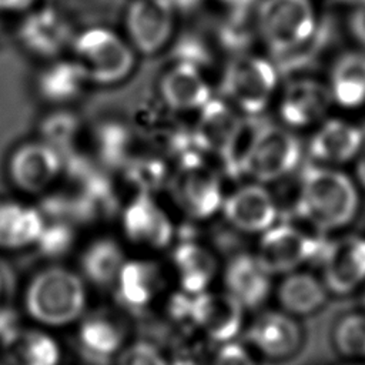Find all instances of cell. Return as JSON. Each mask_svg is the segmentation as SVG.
Wrapping results in <instances>:
<instances>
[{
  "label": "cell",
  "instance_id": "f35d334b",
  "mask_svg": "<svg viewBox=\"0 0 365 365\" xmlns=\"http://www.w3.org/2000/svg\"><path fill=\"white\" fill-rule=\"evenodd\" d=\"M168 365H198V362L191 355L180 352L173 358L171 362H168Z\"/></svg>",
  "mask_w": 365,
  "mask_h": 365
},
{
  "label": "cell",
  "instance_id": "1f68e13d",
  "mask_svg": "<svg viewBox=\"0 0 365 365\" xmlns=\"http://www.w3.org/2000/svg\"><path fill=\"white\" fill-rule=\"evenodd\" d=\"M74 240L76 231L73 224L51 220L50 222H44V227L34 247L37 254L43 258L57 259L70 252L74 245Z\"/></svg>",
  "mask_w": 365,
  "mask_h": 365
},
{
  "label": "cell",
  "instance_id": "e0dca14e",
  "mask_svg": "<svg viewBox=\"0 0 365 365\" xmlns=\"http://www.w3.org/2000/svg\"><path fill=\"white\" fill-rule=\"evenodd\" d=\"M123 228L127 237L153 248L170 245L174 227L164 210L145 194L135 197L123 212Z\"/></svg>",
  "mask_w": 365,
  "mask_h": 365
},
{
  "label": "cell",
  "instance_id": "d4e9b609",
  "mask_svg": "<svg viewBox=\"0 0 365 365\" xmlns=\"http://www.w3.org/2000/svg\"><path fill=\"white\" fill-rule=\"evenodd\" d=\"M201 110L197 130L198 140L204 148L224 158L234 144L244 120L230 104L218 100H210Z\"/></svg>",
  "mask_w": 365,
  "mask_h": 365
},
{
  "label": "cell",
  "instance_id": "6da1fadb",
  "mask_svg": "<svg viewBox=\"0 0 365 365\" xmlns=\"http://www.w3.org/2000/svg\"><path fill=\"white\" fill-rule=\"evenodd\" d=\"M359 195L356 185L342 171L319 164L308 165L299 180L298 214L321 231H335L356 215Z\"/></svg>",
  "mask_w": 365,
  "mask_h": 365
},
{
  "label": "cell",
  "instance_id": "52a82bcc",
  "mask_svg": "<svg viewBox=\"0 0 365 365\" xmlns=\"http://www.w3.org/2000/svg\"><path fill=\"white\" fill-rule=\"evenodd\" d=\"M322 250L324 245L317 238L295 225L282 222L274 224L262 232L257 258L269 274H288Z\"/></svg>",
  "mask_w": 365,
  "mask_h": 365
},
{
  "label": "cell",
  "instance_id": "4fadbf2b",
  "mask_svg": "<svg viewBox=\"0 0 365 365\" xmlns=\"http://www.w3.org/2000/svg\"><path fill=\"white\" fill-rule=\"evenodd\" d=\"M221 208L228 224L245 234H262L278 215L272 195L257 182L237 188L224 198Z\"/></svg>",
  "mask_w": 365,
  "mask_h": 365
},
{
  "label": "cell",
  "instance_id": "74e56055",
  "mask_svg": "<svg viewBox=\"0 0 365 365\" xmlns=\"http://www.w3.org/2000/svg\"><path fill=\"white\" fill-rule=\"evenodd\" d=\"M356 178L359 184L365 188V144L362 150L358 154V161H356Z\"/></svg>",
  "mask_w": 365,
  "mask_h": 365
},
{
  "label": "cell",
  "instance_id": "e575fe53",
  "mask_svg": "<svg viewBox=\"0 0 365 365\" xmlns=\"http://www.w3.org/2000/svg\"><path fill=\"white\" fill-rule=\"evenodd\" d=\"M20 331L17 312L7 304H0V345L6 348Z\"/></svg>",
  "mask_w": 365,
  "mask_h": 365
},
{
  "label": "cell",
  "instance_id": "7c38bea8",
  "mask_svg": "<svg viewBox=\"0 0 365 365\" xmlns=\"http://www.w3.org/2000/svg\"><path fill=\"white\" fill-rule=\"evenodd\" d=\"M127 327L120 317L106 311L87 314L77 331V346L90 365H110L124 348Z\"/></svg>",
  "mask_w": 365,
  "mask_h": 365
},
{
  "label": "cell",
  "instance_id": "83f0119b",
  "mask_svg": "<svg viewBox=\"0 0 365 365\" xmlns=\"http://www.w3.org/2000/svg\"><path fill=\"white\" fill-rule=\"evenodd\" d=\"M123 250L111 238H100L91 242L80 258L84 278L97 288H114L123 264Z\"/></svg>",
  "mask_w": 365,
  "mask_h": 365
},
{
  "label": "cell",
  "instance_id": "8992f818",
  "mask_svg": "<svg viewBox=\"0 0 365 365\" xmlns=\"http://www.w3.org/2000/svg\"><path fill=\"white\" fill-rule=\"evenodd\" d=\"M277 84V66L255 54L237 56L224 76V90L228 98L248 115H255L268 106Z\"/></svg>",
  "mask_w": 365,
  "mask_h": 365
},
{
  "label": "cell",
  "instance_id": "ffe728a7",
  "mask_svg": "<svg viewBox=\"0 0 365 365\" xmlns=\"http://www.w3.org/2000/svg\"><path fill=\"white\" fill-rule=\"evenodd\" d=\"M177 200L185 214L195 220H205L222 207L224 195L220 180L212 171L192 165L178 181Z\"/></svg>",
  "mask_w": 365,
  "mask_h": 365
},
{
  "label": "cell",
  "instance_id": "7402d4cb",
  "mask_svg": "<svg viewBox=\"0 0 365 365\" xmlns=\"http://www.w3.org/2000/svg\"><path fill=\"white\" fill-rule=\"evenodd\" d=\"M20 37L31 53L43 57H56L74 38L67 21L47 9L31 13L23 21Z\"/></svg>",
  "mask_w": 365,
  "mask_h": 365
},
{
  "label": "cell",
  "instance_id": "9a60e30c",
  "mask_svg": "<svg viewBox=\"0 0 365 365\" xmlns=\"http://www.w3.org/2000/svg\"><path fill=\"white\" fill-rule=\"evenodd\" d=\"M332 103L327 84L314 78L292 80L279 101V117L289 127H307L321 120Z\"/></svg>",
  "mask_w": 365,
  "mask_h": 365
},
{
  "label": "cell",
  "instance_id": "2e32d148",
  "mask_svg": "<svg viewBox=\"0 0 365 365\" xmlns=\"http://www.w3.org/2000/svg\"><path fill=\"white\" fill-rule=\"evenodd\" d=\"M227 292L244 308L261 307L271 292V274L257 255L241 252L232 257L224 271Z\"/></svg>",
  "mask_w": 365,
  "mask_h": 365
},
{
  "label": "cell",
  "instance_id": "30bf717a",
  "mask_svg": "<svg viewBox=\"0 0 365 365\" xmlns=\"http://www.w3.org/2000/svg\"><path fill=\"white\" fill-rule=\"evenodd\" d=\"M244 307L227 291H204L190 298V321L210 339L224 344L232 341L244 324Z\"/></svg>",
  "mask_w": 365,
  "mask_h": 365
},
{
  "label": "cell",
  "instance_id": "cb8c5ba5",
  "mask_svg": "<svg viewBox=\"0 0 365 365\" xmlns=\"http://www.w3.org/2000/svg\"><path fill=\"white\" fill-rule=\"evenodd\" d=\"M173 262L182 291L191 295L207 291L217 272L214 252L192 238H184L174 248Z\"/></svg>",
  "mask_w": 365,
  "mask_h": 365
},
{
  "label": "cell",
  "instance_id": "ac0fdd59",
  "mask_svg": "<svg viewBox=\"0 0 365 365\" xmlns=\"http://www.w3.org/2000/svg\"><path fill=\"white\" fill-rule=\"evenodd\" d=\"M365 134L356 125L331 118L319 125L309 141L311 155L322 164H344L359 154Z\"/></svg>",
  "mask_w": 365,
  "mask_h": 365
},
{
  "label": "cell",
  "instance_id": "d6986e66",
  "mask_svg": "<svg viewBox=\"0 0 365 365\" xmlns=\"http://www.w3.org/2000/svg\"><path fill=\"white\" fill-rule=\"evenodd\" d=\"M161 285L160 269L151 261H125L115 281V299L131 315H144Z\"/></svg>",
  "mask_w": 365,
  "mask_h": 365
},
{
  "label": "cell",
  "instance_id": "f1b7e54d",
  "mask_svg": "<svg viewBox=\"0 0 365 365\" xmlns=\"http://www.w3.org/2000/svg\"><path fill=\"white\" fill-rule=\"evenodd\" d=\"M87 78L78 64L73 60H56L38 76L37 87L41 97L54 104L73 101L83 91Z\"/></svg>",
  "mask_w": 365,
  "mask_h": 365
},
{
  "label": "cell",
  "instance_id": "484cf974",
  "mask_svg": "<svg viewBox=\"0 0 365 365\" xmlns=\"http://www.w3.org/2000/svg\"><path fill=\"white\" fill-rule=\"evenodd\" d=\"M44 222V215L37 208L16 201H0V250L34 245Z\"/></svg>",
  "mask_w": 365,
  "mask_h": 365
},
{
  "label": "cell",
  "instance_id": "ab89813d",
  "mask_svg": "<svg viewBox=\"0 0 365 365\" xmlns=\"http://www.w3.org/2000/svg\"><path fill=\"white\" fill-rule=\"evenodd\" d=\"M6 288H7V279H6L4 271L0 269V299H1V297H3V294H4V291H6ZM0 304H1V302H0Z\"/></svg>",
  "mask_w": 365,
  "mask_h": 365
},
{
  "label": "cell",
  "instance_id": "836d02e7",
  "mask_svg": "<svg viewBox=\"0 0 365 365\" xmlns=\"http://www.w3.org/2000/svg\"><path fill=\"white\" fill-rule=\"evenodd\" d=\"M211 365H257L248 349L234 341L224 342L215 352Z\"/></svg>",
  "mask_w": 365,
  "mask_h": 365
},
{
  "label": "cell",
  "instance_id": "8d00e7d4",
  "mask_svg": "<svg viewBox=\"0 0 365 365\" xmlns=\"http://www.w3.org/2000/svg\"><path fill=\"white\" fill-rule=\"evenodd\" d=\"M36 0H0V13H19V11H26L33 4Z\"/></svg>",
  "mask_w": 365,
  "mask_h": 365
},
{
  "label": "cell",
  "instance_id": "7a4b0ae2",
  "mask_svg": "<svg viewBox=\"0 0 365 365\" xmlns=\"http://www.w3.org/2000/svg\"><path fill=\"white\" fill-rule=\"evenodd\" d=\"M83 278L61 265L38 269L24 291V308L30 318L47 327H64L77 321L86 309Z\"/></svg>",
  "mask_w": 365,
  "mask_h": 365
},
{
  "label": "cell",
  "instance_id": "277c9868",
  "mask_svg": "<svg viewBox=\"0 0 365 365\" xmlns=\"http://www.w3.org/2000/svg\"><path fill=\"white\" fill-rule=\"evenodd\" d=\"M73 60L78 64L88 83L101 86L117 84L134 68L133 46L106 27H93L74 36Z\"/></svg>",
  "mask_w": 365,
  "mask_h": 365
},
{
  "label": "cell",
  "instance_id": "3957f363",
  "mask_svg": "<svg viewBox=\"0 0 365 365\" xmlns=\"http://www.w3.org/2000/svg\"><path fill=\"white\" fill-rule=\"evenodd\" d=\"M317 14L311 0H261L255 29L277 57L304 47L317 33Z\"/></svg>",
  "mask_w": 365,
  "mask_h": 365
},
{
  "label": "cell",
  "instance_id": "5bb4252c",
  "mask_svg": "<svg viewBox=\"0 0 365 365\" xmlns=\"http://www.w3.org/2000/svg\"><path fill=\"white\" fill-rule=\"evenodd\" d=\"M304 339L302 328L295 317L284 311L259 314L248 329V341L269 359H284L294 355Z\"/></svg>",
  "mask_w": 365,
  "mask_h": 365
},
{
  "label": "cell",
  "instance_id": "d590c367",
  "mask_svg": "<svg viewBox=\"0 0 365 365\" xmlns=\"http://www.w3.org/2000/svg\"><path fill=\"white\" fill-rule=\"evenodd\" d=\"M348 24L354 38L365 47V0H354L348 16Z\"/></svg>",
  "mask_w": 365,
  "mask_h": 365
},
{
  "label": "cell",
  "instance_id": "8fae6325",
  "mask_svg": "<svg viewBox=\"0 0 365 365\" xmlns=\"http://www.w3.org/2000/svg\"><path fill=\"white\" fill-rule=\"evenodd\" d=\"M61 170V158L46 141L24 143L14 150L9 160V175L13 184L27 194L47 190Z\"/></svg>",
  "mask_w": 365,
  "mask_h": 365
},
{
  "label": "cell",
  "instance_id": "603a6c76",
  "mask_svg": "<svg viewBox=\"0 0 365 365\" xmlns=\"http://www.w3.org/2000/svg\"><path fill=\"white\" fill-rule=\"evenodd\" d=\"M328 297L322 279L307 271H291L277 288V299L284 312L292 317H308L319 311Z\"/></svg>",
  "mask_w": 365,
  "mask_h": 365
},
{
  "label": "cell",
  "instance_id": "60d3db41",
  "mask_svg": "<svg viewBox=\"0 0 365 365\" xmlns=\"http://www.w3.org/2000/svg\"><path fill=\"white\" fill-rule=\"evenodd\" d=\"M364 134H365V133H364Z\"/></svg>",
  "mask_w": 365,
  "mask_h": 365
},
{
  "label": "cell",
  "instance_id": "5b68a950",
  "mask_svg": "<svg viewBox=\"0 0 365 365\" xmlns=\"http://www.w3.org/2000/svg\"><path fill=\"white\" fill-rule=\"evenodd\" d=\"M301 160V143L285 127L258 125L244 157L241 174L254 181H275L289 174Z\"/></svg>",
  "mask_w": 365,
  "mask_h": 365
},
{
  "label": "cell",
  "instance_id": "4316f807",
  "mask_svg": "<svg viewBox=\"0 0 365 365\" xmlns=\"http://www.w3.org/2000/svg\"><path fill=\"white\" fill-rule=\"evenodd\" d=\"M332 101L354 108L365 103V51H346L331 68L329 84Z\"/></svg>",
  "mask_w": 365,
  "mask_h": 365
},
{
  "label": "cell",
  "instance_id": "ba28073f",
  "mask_svg": "<svg viewBox=\"0 0 365 365\" xmlns=\"http://www.w3.org/2000/svg\"><path fill=\"white\" fill-rule=\"evenodd\" d=\"M128 43L144 54L158 53L174 31V7L170 0H133L125 11Z\"/></svg>",
  "mask_w": 365,
  "mask_h": 365
},
{
  "label": "cell",
  "instance_id": "4dcf8cb0",
  "mask_svg": "<svg viewBox=\"0 0 365 365\" xmlns=\"http://www.w3.org/2000/svg\"><path fill=\"white\" fill-rule=\"evenodd\" d=\"M336 352L349 359H365V312L342 315L332 329Z\"/></svg>",
  "mask_w": 365,
  "mask_h": 365
},
{
  "label": "cell",
  "instance_id": "9c48e42d",
  "mask_svg": "<svg viewBox=\"0 0 365 365\" xmlns=\"http://www.w3.org/2000/svg\"><path fill=\"white\" fill-rule=\"evenodd\" d=\"M322 281L335 295H348L365 284V238L346 235L322 250Z\"/></svg>",
  "mask_w": 365,
  "mask_h": 365
},
{
  "label": "cell",
  "instance_id": "d6a6232c",
  "mask_svg": "<svg viewBox=\"0 0 365 365\" xmlns=\"http://www.w3.org/2000/svg\"><path fill=\"white\" fill-rule=\"evenodd\" d=\"M115 365H168V361L158 345L141 338L117 354Z\"/></svg>",
  "mask_w": 365,
  "mask_h": 365
},
{
  "label": "cell",
  "instance_id": "44dd1931",
  "mask_svg": "<svg viewBox=\"0 0 365 365\" xmlns=\"http://www.w3.org/2000/svg\"><path fill=\"white\" fill-rule=\"evenodd\" d=\"M164 101L174 110H201L210 100V86L192 63H180L164 74L160 86Z\"/></svg>",
  "mask_w": 365,
  "mask_h": 365
},
{
  "label": "cell",
  "instance_id": "f546056e",
  "mask_svg": "<svg viewBox=\"0 0 365 365\" xmlns=\"http://www.w3.org/2000/svg\"><path fill=\"white\" fill-rule=\"evenodd\" d=\"M11 365H58L57 342L40 331H20L6 346Z\"/></svg>",
  "mask_w": 365,
  "mask_h": 365
}]
</instances>
